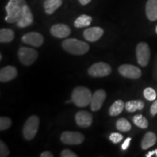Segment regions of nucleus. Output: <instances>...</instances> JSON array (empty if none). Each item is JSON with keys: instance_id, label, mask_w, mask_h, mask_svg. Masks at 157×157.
<instances>
[{"instance_id": "nucleus-1", "label": "nucleus", "mask_w": 157, "mask_h": 157, "mask_svg": "<svg viewBox=\"0 0 157 157\" xmlns=\"http://www.w3.org/2000/svg\"><path fill=\"white\" fill-rule=\"evenodd\" d=\"M27 5L25 0H9L6 5L7 16L5 21L9 23H17L22 16L23 7Z\"/></svg>"}, {"instance_id": "nucleus-2", "label": "nucleus", "mask_w": 157, "mask_h": 157, "mask_svg": "<svg viewBox=\"0 0 157 157\" xmlns=\"http://www.w3.org/2000/svg\"><path fill=\"white\" fill-rule=\"evenodd\" d=\"M63 49L71 54L81 56L87 53L90 47L87 43L76 39H67L62 43Z\"/></svg>"}, {"instance_id": "nucleus-3", "label": "nucleus", "mask_w": 157, "mask_h": 157, "mask_svg": "<svg viewBox=\"0 0 157 157\" xmlns=\"http://www.w3.org/2000/svg\"><path fill=\"white\" fill-rule=\"evenodd\" d=\"M91 91L85 87H77L73 90L71 94L72 102L78 107L87 106L91 102Z\"/></svg>"}, {"instance_id": "nucleus-4", "label": "nucleus", "mask_w": 157, "mask_h": 157, "mask_svg": "<svg viewBox=\"0 0 157 157\" xmlns=\"http://www.w3.org/2000/svg\"><path fill=\"white\" fill-rule=\"evenodd\" d=\"M39 127V119L37 116H31L27 119L23 128V134L25 139L31 140L34 138Z\"/></svg>"}, {"instance_id": "nucleus-5", "label": "nucleus", "mask_w": 157, "mask_h": 157, "mask_svg": "<svg viewBox=\"0 0 157 157\" xmlns=\"http://www.w3.org/2000/svg\"><path fill=\"white\" fill-rule=\"evenodd\" d=\"M37 57H38V52L32 48L23 47L20 48L18 51L19 60L25 66H30L34 63Z\"/></svg>"}, {"instance_id": "nucleus-6", "label": "nucleus", "mask_w": 157, "mask_h": 157, "mask_svg": "<svg viewBox=\"0 0 157 157\" xmlns=\"http://www.w3.org/2000/svg\"><path fill=\"white\" fill-rule=\"evenodd\" d=\"M150 56V49L148 44H146V42H140L137 45L136 56L139 65L143 67L146 66L149 62Z\"/></svg>"}, {"instance_id": "nucleus-7", "label": "nucleus", "mask_w": 157, "mask_h": 157, "mask_svg": "<svg viewBox=\"0 0 157 157\" xmlns=\"http://www.w3.org/2000/svg\"><path fill=\"white\" fill-rule=\"evenodd\" d=\"M88 73L93 77H103L111 73V67L105 63L99 62L90 66Z\"/></svg>"}, {"instance_id": "nucleus-8", "label": "nucleus", "mask_w": 157, "mask_h": 157, "mask_svg": "<svg viewBox=\"0 0 157 157\" xmlns=\"http://www.w3.org/2000/svg\"><path fill=\"white\" fill-rule=\"evenodd\" d=\"M60 140L65 144L78 145L81 144L84 140V136L82 133L78 132L66 131L62 133Z\"/></svg>"}, {"instance_id": "nucleus-9", "label": "nucleus", "mask_w": 157, "mask_h": 157, "mask_svg": "<svg viewBox=\"0 0 157 157\" xmlns=\"http://www.w3.org/2000/svg\"><path fill=\"white\" fill-rule=\"evenodd\" d=\"M119 72L121 76L129 78H138L142 74L140 68L129 64L121 65L119 66Z\"/></svg>"}, {"instance_id": "nucleus-10", "label": "nucleus", "mask_w": 157, "mask_h": 157, "mask_svg": "<svg viewBox=\"0 0 157 157\" xmlns=\"http://www.w3.org/2000/svg\"><path fill=\"white\" fill-rule=\"evenodd\" d=\"M106 98V93L103 90H98L95 92L91 98L90 108L93 111H97L102 107Z\"/></svg>"}, {"instance_id": "nucleus-11", "label": "nucleus", "mask_w": 157, "mask_h": 157, "mask_svg": "<svg viewBox=\"0 0 157 157\" xmlns=\"http://www.w3.org/2000/svg\"><path fill=\"white\" fill-rule=\"evenodd\" d=\"M22 42L25 44L38 48V47L42 46L44 43V37L38 32H30L23 35Z\"/></svg>"}, {"instance_id": "nucleus-12", "label": "nucleus", "mask_w": 157, "mask_h": 157, "mask_svg": "<svg viewBox=\"0 0 157 157\" xmlns=\"http://www.w3.org/2000/svg\"><path fill=\"white\" fill-rule=\"evenodd\" d=\"M76 122L79 127L86 128L90 127L93 122V116L88 111H78L75 116Z\"/></svg>"}, {"instance_id": "nucleus-13", "label": "nucleus", "mask_w": 157, "mask_h": 157, "mask_svg": "<svg viewBox=\"0 0 157 157\" xmlns=\"http://www.w3.org/2000/svg\"><path fill=\"white\" fill-rule=\"evenodd\" d=\"M104 31L101 27H92L84 31V37L86 40L93 42L101 39L103 35Z\"/></svg>"}, {"instance_id": "nucleus-14", "label": "nucleus", "mask_w": 157, "mask_h": 157, "mask_svg": "<svg viewBox=\"0 0 157 157\" xmlns=\"http://www.w3.org/2000/svg\"><path fill=\"white\" fill-rule=\"evenodd\" d=\"M50 33L57 38H66L70 35L71 29L67 25L59 23L51 27Z\"/></svg>"}, {"instance_id": "nucleus-15", "label": "nucleus", "mask_w": 157, "mask_h": 157, "mask_svg": "<svg viewBox=\"0 0 157 157\" xmlns=\"http://www.w3.org/2000/svg\"><path fill=\"white\" fill-rule=\"evenodd\" d=\"M34 17H33L32 13H31L30 7L28 5H25L23 7V11L22 16L17 23V25L20 28H25L32 24Z\"/></svg>"}, {"instance_id": "nucleus-16", "label": "nucleus", "mask_w": 157, "mask_h": 157, "mask_svg": "<svg viewBox=\"0 0 157 157\" xmlns=\"http://www.w3.org/2000/svg\"><path fill=\"white\" fill-rule=\"evenodd\" d=\"M17 75V71L14 66H7L0 70V81L7 82L11 81Z\"/></svg>"}, {"instance_id": "nucleus-17", "label": "nucleus", "mask_w": 157, "mask_h": 157, "mask_svg": "<svg viewBox=\"0 0 157 157\" xmlns=\"http://www.w3.org/2000/svg\"><path fill=\"white\" fill-rule=\"evenodd\" d=\"M146 12L147 17L151 21L157 20V0H148Z\"/></svg>"}, {"instance_id": "nucleus-18", "label": "nucleus", "mask_w": 157, "mask_h": 157, "mask_svg": "<svg viewBox=\"0 0 157 157\" xmlns=\"http://www.w3.org/2000/svg\"><path fill=\"white\" fill-rule=\"evenodd\" d=\"M62 0H46L44 2V9L48 15H52L62 5Z\"/></svg>"}, {"instance_id": "nucleus-19", "label": "nucleus", "mask_w": 157, "mask_h": 157, "mask_svg": "<svg viewBox=\"0 0 157 157\" xmlns=\"http://www.w3.org/2000/svg\"><path fill=\"white\" fill-rule=\"evenodd\" d=\"M156 135L154 132H147L143 137L142 142H141V148L143 150H146V149L151 148V147L154 146L155 143H156Z\"/></svg>"}, {"instance_id": "nucleus-20", "label": "nucleus", "mask_w": 157, "mask_h": 157, "mask_svg": "<svg viewBox=\"0 0 157 157\" xmlns=\"http://www.w3.org/2000/svg\"><path fill=\"white\" fill-rule=\"evenodd\" d=\"M14 31L10 29H2L0 30V42H10L14 39Z\"/></svg>"}, {"instance_id": "nucleus-21", "label": "nucleus", "mask_w": 157, "mask_h": 157, "mask_svg": "<svg viewBox=\"0 0 157 157\" xmlns=\"http://www.w3.org/2000/svg\"><path fill=\"white\" fill-rule=\"evenodd\" d=\"M92 20L93 18L89 15H82L74 21V26L76 28H83V27L89 26L91 24Z\"/></svg>"}, {"instance_id": "nucleus-22", "label": "nucleus", "mask_w": 157, "mask_h": 157, "mask_svg": "<svg viewBox=\"0 0 157 157\" xmlns=\"http://www.w3.org/2000/svg\"><path fill=\"white\" fill-rule=\"evenodd\" d=\"M125 105L124 103V102L121 100L115 101L114 103L112 104L111 108L109 109V114L112 117L114 116H118L119 114L122 112V111L124 109Z\"/></svg>"}, {"instance_id": "nucleus-23", "label": "nucleus", "mask_w": 157, "mask_h": 157, "mask_svg": "<svg viewBox=\"0 0 157 157\" xmlns=\"http://www.w3.org/2000/svg\"><path fill=\"white\" fill-rule=\"evenodd\" d=\"M143 108L144 103L142 101H131L125 104V109L129 112H135L137 110H142Z\"/></svg>"}, {"instance_id": "nucleus-24", "label": "nucleus", "mask_w": 157, "mask_h": 157, "mask_svg": "<svg viewBox=\"0 0 157 157\" xmlns=\"http://www.w3.org/2000/svg\"><path fill=\"white\" fill-rule=\"evenodd\" d=\"M132 121L133 123L140 128L146 129L148 126V121L146 119V118L141 114L135 115L133 117Z\"/></svg>"}, {"instance_id": "nucleus-25", "label": "nucleus", "mask_w": 157, "mask_h": 157, "mask_svg": "<svg viewBox=\"0 0 157 157\" xmlns=\"http://www.w3.org/2000/svg\"><path fill=\"white\" fill-rule=\"evenodd\" d=\"M116 127L119 131L121 132H128L131 129V124L126 119L121 118L118 119L117 123H116Z\"/></svg>"}, {"instance_id": "nucleus-26", "label": "nucleus", "mask_w": 157, "mask_h": 157, "mask_svg": "<svg viewBox=\"0 0 157 157\" xmlns=\"http://www.w3.org/2000/svg\"><path fill=\"white\" fill-rule=\"evenodd\" d=\"M143 95H144V97L146 99L150 101H155L156 98V91H155L153 88H151V87H148L144 90V91H143Z\"/></svg>"}, {"instance_id": "nucleus-27", "label": "nucleus", "mask_w": 157, "mask_h": 157, "mask_svg": "<svg viewBox=\"0 0 157 157\" xmlns=\"http://www.w3.org/2000/svg\"><path fill=\"white\" fill-rule=\"evenodd\" d=\"M12 125V121L9 117H2L0 118V130L4 131L9 129Z\"/></svg>"}, {"instance_id": "nucleus-28", "label": "nucleus", "mask_w": 157, "mask_h": 157, "mask_svg": "<svg viewBox=\"0 0 157 157\" xmlns=\"http://www.w3.org/2000/svg\"><path fill=\"white\" fill-rule=\"evenodd\" d=\"M10 154L9 149L7 146H6L5 143L0 141V156L1 157H7Z\"/></svg>"}, {"instance_id": "nucleus-29", "label": "nucleus", "mask_w": 157, "mask_h": 157, "mask_svg": "<svg viewBox=\"0 0 157 157\" xmlns=\"http://www.w3.org/2000/svg\"><path fill=\"white\" fill-rule=\"evenodd\" d=\"M109 139L111 142L113 143H119L123 139V135H121L120 133L118 132H113L110 135Z\"/></svg>"}, {"instance_id": "nucleus-30", "label": "nucleus", "mask_w": 157, "mask_h": 157, "mask_svg": "<svg viewBox=\"0 0 157 157\" xmlns=\"http://www.w3.org/2000/svg\"><path fill=\"white\" fill-rule=\"evenodd\" d=\"M60 156L62 157H77L78 156L75 153L72 152L71 151L68 150V149H65L61 152Z\"/></svg>"}, {"instance_id": "nucleus-31", "label": "nucleus", "mask_w": 157, "mask_h": 157, "mask_svg": "<svg viewBox=\"0 0 157 157\" xmlns=\"http://www.w3.org/2000/svg\"><path fill=\"white\" fill-rule=\"evenodd\" d=\"M131 140H132L131 137H127L126 140H124V142L122 143V145H121V148H122L123 150H126L127 148H128L129 144H130Z\"/></svg>"}, {"instance_id": "nucleus-32", "label": "nucleus", "mask_w": 157, "mask_h": 157, "mask_svg": "<svg viewBox=\"0 0 157 157\" xmlns=\"http://www.w3.org/2000/svg\"><path fill=\"white\" fill-rule=\"evenodd\" d=\"M151 113L153 116H155L157 113V100L154 102L151 107Z\"/></svg>"}, {"instance_id": "nucleus-33", "label": "nucleus", "mask_w": 157, "mask_h": 157, "mask_svg": "<svg viewBox=\"0 0 157 157\" xmlns=\"http://www.w3.org/2000/svg\"><path fill=\"white\" fill-rule=\"evenodd\" d=\"M41 157H52L53 156V154L50 151H44L42 153V154L40 155Z\"/></svg>"}, {"instance_id": "nucleus-34", "label": "nucleus", "mask_w": 157, "mask_h": 157, "mask_svg": "<svg viewBox=\"0 0 157 157\" xmlns=\"http://www.w3.org/2000/svg\"><path fill=\"white\" fill-rule=\"evenodd\" d=\"M154 154H156V156H157V149H156V150H154V151H150V152H148V154L146 155V157H151V156H152Z\"/></svg>"}, {"instance_id": "nucleus-35", "label": "nucleus", "mask_w": 157, "mask_h": 157, "mask_svg": "<svg viewBox=\"0 0 157 157\" xmlns=\"http://www.w3.org/2000/svg\"><path fill=\"white\" fill-rule=\"evenodd\" d=\"M78 1H79V2L81 5H87L88 3H90V2H91V0H78Z\"/></svg>"}, {"instance_id": "nucleus-36", "label": "nucleus", "mask_w": 157, "mask_h": 157, "mask_svg": "<svg viewBox=\"0 0 157 157\" xmlns=\"http://www.w3.org/2000/svg\"><path fill=\"white\" fill-rule=\"evenodd\" d=\"M2 55H0V59L2 60Z\"/></svg>"}, {"instance_id": "nucleus-37", "label": "nucleus", "mask_w": 157, "mask_h": 157, "mask_svg": "<svg viewBox=\"0 0 157 157\" xmlns=\"http://www.w3.org/2000/svg\"><path fill=\"white\" fill-rule=\"evenodd\" d=\"M156 34H157V25H156Z\"/></svg>"}]
</instances>
